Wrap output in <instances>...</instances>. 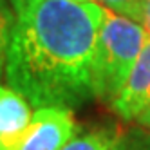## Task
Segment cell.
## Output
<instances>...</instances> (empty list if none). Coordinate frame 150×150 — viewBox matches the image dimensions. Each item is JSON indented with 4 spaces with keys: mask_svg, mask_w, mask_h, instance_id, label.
Masks as SVG:
<instances>
[{
    "mask_svg": "<svg viewBox=\"0 0 150 150\" xmlns=\"http://www.w3.org/2000/svg\"><path fill=\"white\" fill-rule=\"evenodd\" d=\"M15 29L6 81L35 107L80 109L94 98L92 60L103 6L78 0H9Z\"/></svg>",
    "mask_w": 150,
    "mask_h": 150,
    "instance_id": "1",
    "label": "cell"
},
{
    "mask_svg": "<svg viewBox=\"0 0 150 150\" xmlns=\"http://www.w3.org/2000/svg\"><path fill=\"white\" fill-rule=\"evenodd\" d=\"M146 29L132 18L103 7L92 60L94 98L112 105L148 40Z\"/></svg>",
    "mask_w": 150,
    "mask_h": 150,
    "instance_id": "2",
    "label": "cell"
},
{
    "mask_svg": "<svg viewBox=\"0 0 150 150\" xmlns=\"http://www.w3.org/2000/svg\"><path fill=\"white\" fill-rule=\"evenodd\" d=\"M78 134L71 109L42 107L33 112L29 132L20 150H62Z\"/></svg>",
    "mask_w": 150,
    "mask_h": 150,
    "instance_id": "3",
    "label": "cell"
},
{
    "mask_svg": "<svg viewBox=\"0 0 150 150\" xmlns=\"http://www.w3.org/2000/svg\"><path fill=\"white\" fill-rule=\"evenodd\" d=\"M33 121V105L18 91L0 83V150H20Z\"/></svg>",
    "mask_w": 150,
    "mask_h": 150,
    "instance_id": "4",
    "label": "cell"
},
{
    "mask_svg": "<svg viewBox=\"0 0 150 150\" xmlns=\"http://www.w3.org/2000/svg\"><path fill=\"white\" fill-rule=\"evenodd\" d=\"M150 105V36L128 74L120 94L112 101L114 112L128 121H136Z\"/></svg>",
    "mask_w": 150,
    "mask_h": 150,
    "instance_id": "5",
    "label": "cell"
},
{
    "mask_svg": "<svg viewBox=\"0 0 150 150\" xmlns=\"http://www.w3.org/2000/svg\"><path fill=\"white\" fill-rule=\"evenodd\" d=\"M123 128L120 125H103L76 134L62 150H110Z\"/></svg>",
    "mask_w": 150,
    "mask_h": 150,
    "instance_id": "6",
    "label": "cell"
},
{
    "mask_svg": "<svg viewBox=\"0 0 150 150\" xmlns=\"http://www.w3.org/2000/svg\"><path fill=\"white\" fill-rule=\"evenodd\" d=\"M15 29V11L9 0H0V74L4 72L9 44Z\"/></svg>",
    "mask_w": 150,
    "mask_h": 150,
    "instance_id": "7",
    "label": "cell"
},
{
    "mask_svg": "<svg viewBox=\"0 0 150 150\" xmlns=\"http://www.w3.org/2000/svg\"><path fill=\"white\" fill-rule=\"evenodd\" d=\"M110 150H150V134L143 128H123Z\"/></svg>",
    "mask_w": 150,
    "mask_h": 150,
    "instance_id": "8",
    "label": "cell"
},
{
    "mask_svg": "<svg viewBox=\"0 0 150 150\" xmlns=\"http://www.w3.org/2000/svg\"><path fill=\"white\" fill-rule=\"evenodd\" d=\"M96 2L114 13H120L127 18H132L136 22H139V18H141L143 0H96Z\"/></svg>",
    "mask_w": 150,
    "mask_h": 150,
    "instance_id": "9",
    "label": "cell"
},
{
    "mask_svg": "<svg viewBox=\"0 0 150 150\" xmlns=\"http://www.w3.org/2000/svg\"><path fill=\"white\" fill-rule=\"evenodd\" d=\"M139 24H141L146 29V33L150 35V0H143V9H141Z\"/></svg>",
    "mask_w": 150,
    "mask_h": 150,
    "instance_id": "10",
    "label": "cell"
},
{
    "mask_svg": "<svg viewBox=\"0 0 150 150\" xmlns=\"http://www.w3.org/2000/svg\"><path fill=\"white\" fill-rule=\"evenodd\" d=\"M136 121H137L139 125H141V127H145L146 130L150 132V105L146 107V109H145L143 112H141V116H139Z\"/></svg>",
    "mask_w": 150,
    "mask_h": 150,
    "instance_id": "11",
    "label": "cell"
},
{
    "mask_svg": "<svg viewBox=\"0 0 150 150\" xmlns=\"http://www.w3.org/2000/svg\"><path fill=\"white\" fill-rule=\"evenodd\" d=\"M78 2H92V0H78ZM94 2H96V0H94Z\"/></svg>",
    "mask_w": 150,
    "mask_h": 150,
    "instance_id": "12",
    "label": "cell"
}]
</instances>
